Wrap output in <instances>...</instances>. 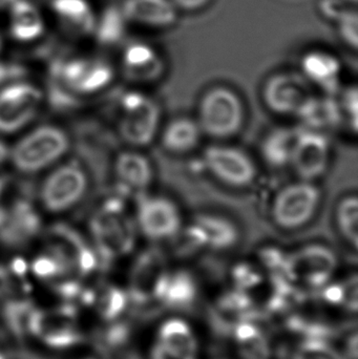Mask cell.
<instances>
[{"mask_svg":"<svg viewBox=\"0 0 358 359\" xmlns=\"http://www.w3.org/2000/svg\"><path fill=\"white\" fill-rule=\"evenodd\" d=\"M104 200L88 222L99 266L109 267L116 259L132 252L136 245L137 226L124 206L123 196L104 194Z\"/></svg>","mask_w":358,"mask_h":359,"instance_id":"6da1fadb","label":"cell"},{"mask_svg":"<svg viewBox=\"0 0 358 359\" xmlns=\"http://www.w3.org/2000/svg\"><path fill=\"white\" fill-rule=\"evenodd\" d=\"M71 144L75 159L85 170L90 182L88 206L99 196L111 191L109 177L113 172L109 153L113 149V136L95 118L76 120L71 124Z\"/></svg>","mask_w":358,"mask_h":359,"instance_id":"7a4b0ae2","label":"cell"},{"mask_svg":"<svg viewBox=\"0 0 358 359\" xmlns=\"http://www.w3.org/2000/svg\"><path fill=\"white\" fill-rule=\"evenodd\" d=\"M106 115H118L120 138L136 149L149 147L159 136L161 109L151 97L139 92H125L109 97L103 109Z\"/></svg>","mask_w":358,"mask_h":359,"instance_id":"3957f363","label":"cell"},{"mask_svg":"<svg viewBox=\"0 0 358 359\" xmlns=\"http://www.w3.org/2000/svg\"><path fill=\"white\" fill-rule=\"evenodd\" d=\"M244 121L243 101L235 90L214 86L202 96L197 118L202 134L214 140H228L239 134Z\"/></svg>","mask_w":358,"mask_h":359,"instance_id":"277c9868","label":"cell"},{"mask_svg":"<svg viewBox=\"0 0 358 359\" xmlns=\"http://www.w3.org/2000/svg\"><path fill=\"white\" fill-rule=\"evenodd\" d=\"M71 145L69 135L54 126H43L32 130L17 142L10 157L17 170L35 174L60 159Z\"/></svg>","mask_w":358,"mask_h":359,"instance_id":"5b68a950","label":"cell"},{"mask_svg":"<svg viewBox=\"0 0 358 359\" xmlns=\"http://www.w3.org/2000/svg\"><path fill=\"white\" fill-rule=\"evenodd\" d=\"M322 191L315 182L298 180L287 184L275 194L271 203L273 223L283 230L302 229L319 210Z\"/></svg>","mask_w":358,"mask_h":359,"instance_id":"8992f818","label":"cell"},{"mask_svg":"<svg viewBox=\"0 0 358 359\" xmlns=\"http://www.w3.org/2000/svg\"><path fill=\"white\" fill-rule=\"evenodd\" d=\"M90 182L85 170L76 159L50 172L38 190L41 204L50 212H64L86 201Z\"/></svg>","mask_w":358,"mask_h":359,"instance_id":"52a82bcc","label":"cell"},{"mask_svg":"<svg viewBox=\"0 0 358 359\" xmlns=\"http://www.w3.org/2000/svg\"><path fill=\"white\" fill-rule=\"evenodd\" d=\"M137 229L147 240L164 242L180 233L183 217L176 202L160 194L137 196Z\"/></svg>","mask_w":358,"mask_h":359,"instance_id":"ba28073f","label":"cell"},{"mask_svg":"<svg viewBox=\"0 0 358 359\" xmlns=\"http://www.w3.org/2000/svg\"><path fill=\"white\" fill-rule=\"evenodd\" d=\"M207 172L224 185L245 188L256 179L258 170L254 159L243 149L227 144H214L203 151Z\"/></svg>","mask_w":358,"mask_h":359,"instance_id":"9c48e42d","label":"cell"},{"mask_svg":"<svg viewBox=\"0 0 358 359\" xmlns=\"http://www.w3.org/2000/svg\"><path fill=\"white\" fill-rule=\"evenodd\" d=\"M43 94L27 82L0 88V133L11 134L27 126L37 115Z\"/></svg>","mask_w":358,"mask_h":359,"instance_id":"30bf717a","label":"cell"},{"mask_svg":"<svg viewBox=\"0 0 358 359\" xmlns=\"http://www.w3.org/2000/svg\"><path fill=\"white\" fill-rule=\"evenodd\" d=\"M336 267L338 257L331 249L325 245L309 244L288 257V280L319 288L328 282Z\"/></svg>","mask_w":358,"mask_h":359,"instance_id":"8fae6325","label":"cell"},{"mask_svg":"<svg viewBox=\"0 0 358 359\" xmlns=\"http://www.w3.org/2000/svg\"><path fill=\"white\" fill-rule=\"evenodd\" d=\"M331 158V143L325 133L301 128L289 168L300 180L315 182L325 175Z\"/></svg>","mask_w":358,"mask_h":359,"instance_id":"7c38bea8","label":"cell"},{"mask_svg":"<svg viewBox=\"0 0 358 359\" xmlns=\"http://www.w3.org/2000/svg\"><path fill=\"white\" fill-rule=\"evenodd\" d=\"M312 95L311 86L302 75L281 73L271 76L263 86L265 107L279 116H296Z\"/></svg>","mask_w":358,"mask_h":359,"instance_id":"4fadbf2b","label":"cell"},{"mask_svg":"<svg viewBox=\"0 0 358 359\" xmlns=\"http://www.w3.org/2000/svg\"><path fill=\"white\" fill-rule=\"evenodd\" d=\"M27 325L34 335L52 347H69L80 341L77 314L67 306L32 312Z\"/></svg>","mask_w":358,"mask_h":359,"instance_id":"5bb4252c","label":"cell"},{"mask_svg":"<svg viewBox=\"0 0 358 359\" xmlns=\"http://www.w3.org/2000/svg\"><path fill=\"white\" fill-rule=\"evenodd\" d=\"M167 270L160 253L143 252L135 262L130 274V293L137 305L159 302L163 292Z\"/></svg>","mask_w":358,"mask_h":359,"instance_id":"9a60e30c","label":"cell"},{"mask_svg":"<svg viewBox=\"0 0 358 359\" xmlns=\"http://www.w3.org/2000/svg\"><path fill=\"white\" fill-rule=\"evenodd\" d=\"M187 236L195 246L214 251H225L239 242L237 225L227 217L214 213H200L187 228Z\"/></svg>","mask_w":358,"mask_h":359,"instance_id":"2e32d148","label":"cell"},{"mask_svg":"<svg viewBox=\"0 0 358 359\" xmlns=\"http://www.w3.org/2000/svg\"><path fill=\"white\" fill-rule=\"evenodd\" d=\"M113 175L116 180L113 191L123 198L126 194H146L155 177L151 160L136 151H122L116 157Z\"/></svg>","mask_w":358,"mask_h":359,"instance_id":"e0dca14e","label":"cell"},{"mask_svg":"<svg viewBox=\"0 0 358 359\" xmlns=\"http://www.w3.org/2000/svg\"><path fill=\"white\" fill-rule=\"evenodd\" d=\"M122 71L128 81L151 83L165 72V62L151 44L136 41L128 43L122 56Z\"/></svg>","mask_w":358,"mask_h":359,"instance_id":"ac0fdd59","label":"cell"},{"mask_svg":"<svg viewBox=\"0 0 358 359\" xmlns=\"http://www.w3.org/2000/svg\"><path fill=\"white\" fill-rule=\"evenodd\" d=\"M342 71L340 59L328 50H309L301 59L303 77L310 86L319 88L323 94L333 96L340 92Z\"/></svg>","mask_w":358,"mask_h":359,"instance_id":"d6986e66","label":"cell"},{"mask_svg":"<svg viewBox=\"0 0 358 359\" xmlns=\"http://www.w3.org/2000/svg\"><path fill=\"white\" fill-rule=\"evenodd\" d=\"M128 23L149 29H167L178 22L172 0H124L120 6Z\"/></svg>","mask_w":358,"mask_h":359,"instance_id":"ffe728a7","label":"cell"},{"mask_svg":"<svg viewBox=\"0 0 358 359\" xmlns=\"http://www.w3.org/2000/svg\"><path fill=\"white\" fill-rule=\"evenodd\" d=\"M298 117L305 128L325 133V130L338 128L343 119L340 102L331 95L324 96L311 95L298 111Z\"/></svg>","mask_w":358,"mask_h":359,"instance_id":"44dd1931","label":"cell"},{"mask_svg":"<svg viewBox=\"0 0 358 359\" xmlns=\"http://www.w3.org/2000/svg\"><path fill=\"white\" fill-rule=\"evenodd\" d=\"M159 135L164 151L174 155H185L195 151L203 136L197 120L188 117L170 120Z\"/></svg>","mask_w":358,"mask_h":359,"instance_id":"7402d4cb","label":"cell"},{"mask_svg":"<svg viewBox=\"0 0 358 359\" xmlns=\"http://www.w3.org/2000/svg\"><path fill=\"white\" fill-rule=\"evenodd\" d=\"M301 128L277 126L271 130L261 143L263 161L275 170L288 168Z\"/></svg>","mask_w":358,"mask_h":359,"instance_id":"603a6c76","label":"cell"},{"mask_svg":"<svg viewBox=\"0 0 358 359\" xmlns=\"http://www.w3.org/2000/svg\"><path fill=\"white\" fill-rule=\"evenodd\" d=\"M52 6L67 33L81 36L95 31L97 20L85 0H53Z\"/></svg>","mask_w":358,"mask_h":359,"instance_id":"cb8c5ba5","label":"cell"},{"mask_svg":"<svg viewBox=\"0 0 358 359\" xmlns=\"http://www.w3.org/2000/svg\"><path fill=\"white\" fill-rule=\"evenodd\" d=\"M197 294V283L189 272L167 271L160 304L172 309H189L195 304Z\"/></svg>","mask_w":358,"mask_h":359,"instance_id":"d4e9b609","label":"cell"},{"mask_svg":"<svg viewBox=\"0 0 358 359\" xmlns=\"http://www.w3.org/2000/svg\"><path fill=\"white\" fill-rule=\"evenodd\" d=\"M43 32V21L37 8L27 0L11 4V34L19 41H31Z\"/></svg>","mask_w":358,"mask_h":359,"instance_id":"484cf974","label":"cell"},{"mask_svg":"<svg viewBox=\"0 0 358 359\" xmlns=\"http://www.w3.org/2000/svg\"><path fill=\"white\" fill-rule=\"evenodd\" d=\"M159 344L184 359H195L197 344L186 323L179 320L166 322L160 329Z\"/></svg>","mask_w":358,"mask_h":359,"instance_id":"4316f807","label":"cell"},{"mask_svg":"<svg viewBox=\"0 0 358 359\" xmlns=\"http://www.w3.org/2000/svg\"><path fill=\"white\" fill-rule=\"evenodd\" d=\"M126 21L121 8L118 6H111L105 8L102 16L96 21L97 40L99 44L103 46H117L123 41L126 34Z\"/></svg>","mask_w":358,"mask_h":359,"instance_id":"83f0119b","label":"cell"},{"mask_svg":"<svg viewBox=\"0 0 358 359\" xmlns=\"http://www.w3.org/2000/svg\"><path fill=\"white\" fill-rule=\"evenodd\" d=\"M235 339L242 356L245 359H269L270 350L263 333L249 322L242 323L235 329Z\"/></svg>","mask_w":358,"mask_h":359,"instance_id":"f1b7e54d","label":"cell"},{"mask_svg":"<svg viewBox=\"0 0 358 359\" xmlns=\"http://www.w3.org/2000/svg\"><path fill=\"white\" fill-rule=\"evenodd\" d=\"M336 226L340 236L349 246H358V198L355 194L345 196L336 211Z\"/></svg>","mask_w":358,"mask_h":359,"instance_id":"f546056e","label":"cell"},{"mask_svg":"<svg viewBox=\"0 0 358 359\" xmlns=\"http://www.w3.org/2000/svg\"><path fill=\"white\" fill-rule=\"evenodd\" d=\"M113 79V67L103 59L88 61L85 73L82 76L75 92L80 96L95 94L106 88Z\"/></svg>","mask_w":358,"mask_h":359,"instance_id":"4dcf8cb0","label":"cell"},{"mask_svg":"<svg viewBox=\"0 0 358 359\" xmlns=\"http://www.w3.org/2000/svg\"><path fill=\"white\" fill-rule=\"evenodd\" d=\"M46 99L52 111L59 114H69L80 109L83 104L81 96L69 90L57 78L48 76Z\"/></svg>","mask_w":358,"mask_h":359,"instance_id":"1f68e13d","label":"cell"},{"mask_svg":"<svg viewBox=\"0 0 358 359\" xmlns=\"http://www.w3.org/2000/svg\"><path fill=\"white\" fill-rule=\"evenodd\" d=\"M97 311L105 320H113L123 312L126 306L125 293L113 286H104L98 291L96 297Z\"/></svg>","mask_w":358,"mask_h":359,"instance_id":"d6a6232c","label":"cell"},{"mask_svg":"<svg viewBox=\"0 0 358 359\" xmlns=\"http://www.w3.org/2000/svg\"><path fill=\"white\" fill-rule=\"evenodd\" d=\"M294 359H345L324 339H307L296 349Z\"/></svg>","mask_w":358,"mask_h":359,"instance_id":"836d02e7","label":"cell"},{"mask_svg":"<svg viewBox=\"0 0 358 359\" xmlns=\"http://www.w3.org/2000/svg\"><path fill=\"white\" fill-rule=\"evenodd\" d=\"M338 37L345 46L357 50L358 46V14L357 8L340 17L336 22Z\"/></svg>","mask_w":358,"mask_h":359,"instance_id":"e575fe53","label":"cell"},{"mask_svg":"<svg viewBox=\"0 0 358 359\" xmlns=\"http://www.w3.org/2000/svg\"><path fill=\"white\" fill-rule=\"evenodd\" d=\"M32 269L38 278H46V280H52L57 276L65 274L61 264L48 251L34 259Z\"/></svg>","mask_w":358,"mask_h":359,"instance_id":"d590c367","label":"cell"},{"mask_svg":"<svg viewBox=\"0 0 358 359\" xmlns=\"http://www.w3.org/2000/svg\"><path fill=\"white\" fill-rule=\"evenodd\" d=\"M340 102L343 119L348 121L349 126L354 133H357L358 126V93L357 86H351L343 92Z\"/></svg>","mask_w":358,"mask_h":359,"instance_id":"8d00e7d4","label":"cell"},{"mask_svg":"<svg viewBox=\"0 0 358 359\" xmlns=\"http://www.w3.org/2000/svg\"><path fill=\"white\" fill-rule=\"evenodd\" d=\"M357 8V6L348 0H319V11L324 18L336 22L340 17L344 16L351 10Z\"/></svg>","mask_w":358,"mask_h":359,"instance_id":"74e56055","label":"cell"},{"mask_svg":"<svg viewBox=\"0 0 358 359\" xmlns=\"http://www.w3.org/2000/svg\"><path fill=\"white\" fill-rule=\"evenodd\" d=\"M27 69L21 63L14 61H0V88L16 82L23 81Z\"/></svg>","mask_w":358,"mask_h":359,"instance_id":"f35d334b","label":"cell"},{"mask_svg":"<svg viewBox=\"0 0 358 359\" xmlns=\"http://www.w3.org/2000/svg\"><path fill=\"white\" fill-rule=\"evenodd\" d=\"M235 280L239 290L247 291L259 286L262 283V276L248 266H240L235 270Z\"/></svg>","mask_w":358,"mask_h":359,"instance_id":"ab89813d","label":"cell"},{"mask_svg":"<svg viewBox=\"0 0 358 359\" xmlns=\"http://www.w3.org/2000/svg\"><path fill=\"white\" fill-rule=\"evenodd\" d=\"M344 286V301L343 305L346 306L350 311L357 310V280L352 278L350 282L343 285Z\"/></svg>","mask_w":358,"mask_h":359,"instance_id":"60d3db41","label":"cell"},{"mask_svg":"<svg viewBox=\"0 0 358 359\" xmlns=\"http://www.w3.org/2000/svg\"><path fill=\"white\" fill-rule=\"evenodd\" d=\"M179 12H197L207 6L212 0H172Z\"/></svg>","mask_w":358,"mask_h":359,"instance_id":"b9f144b4","label":"cell"},{"mask_svg":"<svg viewBox=\"0 0 358 359\" xmlns=\"http://www.w3.org/2000/svg\"><path fill=\"white\" fill-rule=\"evenodd\" d=\"M324 299L328 303L333 305H343L344 301V286L342 285H334V286L328 287L323 294Z\"/></svg>","mask_w":358,"mask_h":359,"instance_id":"7bdbcfd3","label":"cell"},{"mask_svg":"<svg viewBox=\"0 0 358 359\" xmlns=\"http://www.w3.org/2000/svg\"><path fill=\"white\" fill-rule=\"evenodd\" d=\"M151 358L153 359H184L180 358V356L176 355V354L170 352V350L164 348L163 346L160 345L159 343L155 346L153 350V354H151Z\"/></svg>","mask_w":358,"mask_h":359,"instance_id":"ee69618b","label":"cell"},{"mask_svg":"<svg viewBox=\"0 0 358 359\" xmlns=\"http://www.w3.org/2000/svg\"><path fill=\"white\" fill-rule=\"evenodd\" d=\"M11 276L8 270L0 265V297H4V294L8 292L11 288Z\"/></svg>","mask_w":358,"mask_h":359,"instance_id":"f6af8a7d","label":"cell"},{"mask_svg":"<svg viewBox=\"0 0 358 359\" xmlns=\"http://www.w3.org/2000/svg\"><path fill=\"white\" fill-rule=\"evenodd\" d=\"M12 186V177L6 176V175H0V203H2V200H4V196H6Z\"/></svg>","mask_w":358,"mask_h":359,"instance_id":"bcb514c9","label":"cell"},{"mask_svg":"<svg viewBox=\"0 0 358 359\" xmlns=\"http://www.w3.org/2000/svg\"><path fill=\"white\" fill-rule=\"evenodd\" d=\"M347 355L350 359H357V335L353 334L349 339L348 344H347Z\"/></svg>","mask_w":358,"mask_h":359,"instance_id":"7dc6e473","label":"cell"},{"mask_svg":"<svg viewBox=\"0 0 358 359\" xmlns=\"http://www.w3.org/2000/svg\"><path fill=\"white\" fill-rule=\"evenodd\" d=\"M10 157V151H8V147H6V143L2 142L0 140V166L2 164H4V162L8 159Z\"/></svg>","mask_w":358,"mask_h":359,"instance_id":"c3c4849f","label":"cell"},{"mask_svg":"<svg viewBox=\"0 0 358 359\" xmlns=\"http://www.w3.org/2000/svg\"><path fill=\"white\" fill-rule=\"evenodd\" d=\"M15 0H0V8L1 6H10L14 2Z\"/></svg>","mask_w":358,"mask_h":359,"instance_id":"681fc988","label":"cell"},{"mask_svg":"<svg viewBox=\"0 0 358 359\" xmlns=\"http://www.w3.org/2000/svg\"><path fill=\"white\" fill-rule=\"evenodd\" d=\"M349 2H351V4H354V6H357V0H348Z\"/></svg>","mask_w":358,"mask_h":359,"instance_id":"f907efd6","label":"cell"},{"mask_svg":"<svg viewBox=\"0 0 358 359\" xmlns=\"http://www.w3.org/2000/svg\"><path fill=\"white\" fill-rule=\"evenodd\" d=\"M0 48H1V40H0Z\"/></svg>","mask_w":358,"mask_h":359,"instance_id":"816d5d0a","label":"cell"},{"mask_svg":"<svg viewBox=\"0 0 358 359\" xmlns=\"http://www.w3.org/2000/svg\"><path fill=\"white\" fill-rule=\"evenodd\" d=\"M0 359H4V358L1 356V354H0Z\"/></svg>","mask_w":358,"mask_h":359,"instance_id":"f5cc1de1","label":"cell"}]
</instances>
